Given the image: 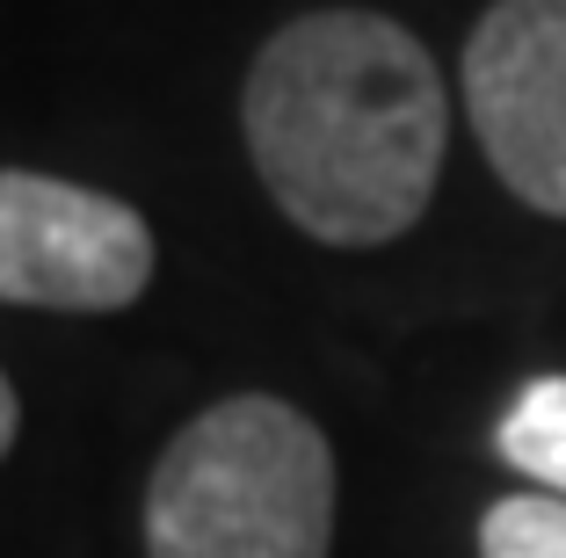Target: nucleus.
Wrapping results in <instances>:
<instances>
[{"label": "nucleus", "mask_w": 566, "mask_h": 558, "mask_svg": "<svg viewBox=\"0 0 566 558\" xmlns=\"http://www.w3.org/2000/svg\"><path fill=\"white\" fill-rule=\"evenodd\" d=\"M240 116L276 211L327 246L400 240L443 175V73L415 30L370 8L283 22L254 51Z\"/></svg>", "instance_id": "nucleus-1"}, {"label": "nucleus", "mask_w": 566, "mask_h": 558, "mask_svg": "<svg viewBox=\"0 0 566 558\" xmlns=\"http://www.w3.org/2000/svg\"><path fill=\"white\" fill-rule=\"evenodd\" d=\"M334 450L298 407L240 392L160 450L146 486V558H327Z\"/></svg>", "instance_id": "nucleus-2"}, {"label": "nucleus", "mask_w": 566, "mask_h": 558, "mask_svg": "<svg viewBox=\"0 0 566 558\" xmlns=\"http://www.w3.org/2000/svg\"><path fill=\"white\" fill-rule=\"evenodd\" d=\"M153 283V225L124 197L0 167V305L117 313Z\"/></svg>", "instance_id": "nucleus-3"}, {"label": "nucleus", "mask_w": 566, "mask_h": 558, "mask_svg": "<svg viewBox=\"0 0 566 558\" xmlns=\"http://www.w3.org/2000/svg\"><path fill=\"white\" fill-rule=\"evenodd\" d=\"M465 116L509 197L566 218V0H494L465 44Z\"/></svg>", "instance_id": "nucleus-4"}, {"label": "nucleus", "mask_w": 566, "mask_h": 558, "mask_svg": "<svg viewBox=\"0 0 566 558\" xmlns=\"http://www.w3.org/2000/svg\"><path fill=\"white\" fill-rule=\"evenodd\" d=\"M494 450L531 478L537 493L566 501V378H531L494 428Z\"/></svg>", "instance_id": "nucleus-5"}, {"label": "nucleus", "mask_w": 566, "mask_h": 558, "mask_svg": "<svg viewBox=\"0 0 566 558\" xmlns=\"http://www.w3.org/2000/svg\"><path fill=\"white\" fill-rule=\"evenodd\" d=\"M480 558H566L559 493H501L480 515Z\"/></svg>", "instance_id": "nucleus-6"}, {"label": "nucleus", "mask_w": 566, "mask_h": 558, "mask_svg": "<svg viewBox=\"0 0 566 558\" xmlns=\"http://www.w3.org/2000/svg\"><path fill=\"white\" fill-rule=\"evenodd\" d=\"M15 428H22V399H15V385L0 378V457L15 450Z\"/></svg>", "instance_id": "nucleus-7"}]
</instances>
